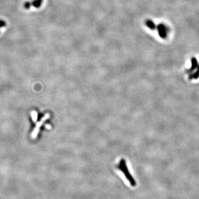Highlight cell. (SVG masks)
Wrapping results in <instances>:
<instances>
[{
	"label": "cell",
	"instance_id": "cell-1",
	"mask_svg": "<svg viewBox=\"0 0 199 199\" xmlns=\"http://www.w3.org/2000/svg\"><path fill=\"white\" fill-rule=\"evenodd\" d=\"M120 168H121V169L122 170V171L123 172V174H125L126 178L129 181L131 185H132L133 186H135L136 185V181L132 177V176L130 175L129 172L128 171V170L126 167V163L125 162V161H122L121 162V164H120Z\"/></svg>",
	"mask_w": 199,
	"mask_h": 199
},
{
	"label": "cell",
	"instance_id": "cell-4",
	"mask_svg": "<svg viewBox=\"0 0 199 199\" xmlns=\"http://www.w3.org/2000/svg\"><path fill=\"white\" fill-rule=\"evenodd\" d=\"M49 117V115H46L45 116L42 118L41 122H39V123H38L37 128L35 129V131H34V133H33V137H36V135L38 134V128H39V126H40L42 125V123H43V122L44 121H45L46 119H47Z\"/></svg>",
	"mask_w": 199,
	"mask_h": 199
},
{
	"label": "cell",
	"instance_id": "cell-3",
	"mask_svg": "<svg viewBox=\"0 0 199 199\" xmlns=\"http://www.w3.org/2000/svg\"><path fill=\"white\" fill-rule=\"evenodd\" d=\"M43 1V0H33L32 1H30V2H31L32 6H33L36 9H38L40 7V6H42Z\"/></svg>",
	"mask_w": 199,
	"mask_h": 199
},
{
	"label": "cell",
	"instance_id": "cell-5",
	"mask_svg": "<svg viewBox=\"0 0 199 199\" xmlns=\"http://www.w3.org/2000/svg\"><path fill=\"white\" fill-rule=\"evenodd\" d=\"M191 64H192L191 68L189 70L188 72H192V70H194V69H195L198 67V62H197V60L196 59V58H192Z\"/></svg>",
	"mask_w": 199,
	"mask_h": 199
},
{
	"label": "cell",
	"instance_id": "cell-9",
	"mask_svg": "<svg viewBox=\"0 0 199 199\" xmlns=\"http://www.w3.org/2000/svg\"><path fill=\"white\" fill-rule=\"evenodd\" d=\"M32 117H33V119L34 121H36V119H37V114H36V112H33Z\"/></svg>",
	"mask_w": 199,
	"mask_h": 199
},
{
	"label": "cell",
	"instance_id": "cell-7",
	"mask_svg": "<svg viewBox=\"0 0 199 199\" xmlns=\"http://www.w3.org/2000/svg\"><path fill=\"white\" fill-rule=\"evenodd\" d=\"M32 6V5H31V2L30 1H27L25 2V5H24V7L26 9H29Z\"/></svg>",
	"mask_w": 199,
	"mask_h": 199
},
{
	"label": "cell",
	"instance_id": "cell-6",
	"mask_svg": "<svg viewBox=\"0 0 199 199\" xmlns=\"http://www.w3.org/2000/svg\"><path fill=\"white\" fill-rule=\"evenodd\" d=\"M145 25H147V26L148 27L151 29H154L155 28V25L154 24V22L151 20H147L145 22Z\"/></svg>",
	"mask_w": 199,
	"mask_h": 199
},
{
	"label": "cell",
	"instance_id": "cell-2",
	"mask_svg": "<svg viewBox=\"0 0 199 199\" xmlns=\"http://www.w3.org/2000/svg\"><path fill=\"white\" fill-rule=\"evenodd\" d=\"M159 35L162 38H165L167 36V28L165 25L161 24L158 27Z\"/></svg>",
	"mask_w": 199,
	"mask_h": 199
},
{
	"label": "cell",
	"instance_id": "cell-10",
	"mask_svg": "<svg viewBox=\"0 0 199 199\" xmlns=\"http://www.w3.org/2000/svg\"><path fill=\"white\" fill-rule=\"evenodd\" d=\"M45 127L47 128V129H50V128H51V127H50L49 125H46L45 126Z\"/></svg>",
	"mask_w": 199,
	"mask_h": 199
},
{
	"label": "cell",
	"instance_id": "cell-8",
	"mask_svg": "<svg viewBox=\"0 0 199 199\" xmlns=\"http://www.w3.org/2000/svg\"><path fill=\"white\" fill-rule=\"evenodd\" d=\"M6 26V23L3 20H0V28L5 27Z\"/></svg>",
	"mask_w": 199,
	"mask_h": 199
}]
</instances>
